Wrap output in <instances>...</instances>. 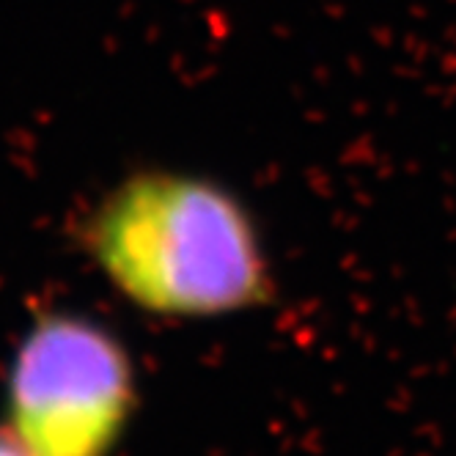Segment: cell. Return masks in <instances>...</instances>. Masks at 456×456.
Instances as JSON below:
<instances>
[{
  "label": "cell",
  "instance_id": "6da1fadb",
  "mask_svg": "<svg viewBox=\"0 0 456 456\" xmlns=\"http://www.w3.org/2000/svg\"><path fill=\"white\" fill-rule=\"evenodd\" d=\"M86 248L118 295L154 316H228L275 295L250 212L204 176H129L91 212Z\"/></svg>",
  "mask_w": 456,
  "mask_h": 456
},
{
  "label": "cell",
  "instance_id": "7a4b0ae2",
  "mask_svg": "<svg viewBox=\"0 0 456 456\" xmlns=\"http://www.w3.org/2000/svg\"><path fill=\"white\" fill-rule=\"evenodd\" d=\"M135 402V366L121 338L88 316L50 311L12 357L6 429L30 456H110Z\"/></svg>",
  "mask_w": 456,
  "mask_h": 456
},
{
  "label": "cell",
  "instance_id": "3957f363",
  "mask_svg": "<svg viewBox=\"0 0 456 456\" xmlns=\"http://www.w3.org/2000/svg\"><path fill=\"white\" fill-rule=\"evenodd\" d=\"M0 456H30V453L9 429H0Z\"/></svg>",
  "mask_w": 456,
  "mask_h": 456
}]
</instances>
